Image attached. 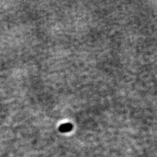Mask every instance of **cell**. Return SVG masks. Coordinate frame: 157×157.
<instances>
[]
</instances>
